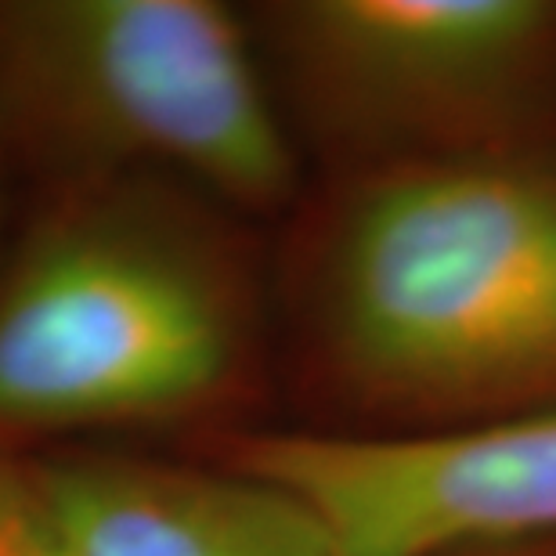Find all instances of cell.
I'll return each instance as SVG.
<instances>
[{
  "mask_svg": "<svg viewBox=\"0 0 556 556\" xmlns=\"http://www.w3.org/2000/svg\"><path fill=\"white\" fill-rule=\"evenodd\" d=\"M296 311L315 372L416 430L556 408V155L387 163L311 236Z\"/></svg>",
  "mask_w": 556,
  "mask_h": 556,
  "instance_id": "obj_1",
  "label": "cell"
},
{
  "mask_svg": "<svg viewBox=\"0 0 556 556\" xmlns=\"http://www.w3.org/2000/svg\"><path fill=\"white\" fill-rule=\"evenodd\" d=\"M231 220L163 181L22 195L0 253V452L119 444L247 402L261 296Z\"/></svg>",
  "mask_w": 556,
  "mask_h": 556,
  "instance_id": "obj_2",
  "label": "cell"
},
{
  "mask_svg": "<svg viewBox=\"0 0 556 556\" xmlns=\"http://www.w3.org/2000/svg\"><path fill=\"white\" fill-rule=\"evenodd\" d=\"M0 138L22 195L163 181L271 217L300 188L250 15L217 0H0Z\"/></svg>",
  "mask_w": 556,
  "mask_h": 556,
  "instance_id": "obj_3",
  "label": "cell"
},
{
  "mask_svg": "<svg viewBox=\"0 0 556 556\" xmlns=\"http://www.w3.org/2000/svg\"><path fill=\"white\" fill-rule=\"evenodd\" d=\"M250 26L293 138L391 163L514 144L556 84L549 0H278Z\"/></svg>",
  "mask_w": 556,
  "mask_h": 556,
  "instance_id": "obj_4",
  "label": "cell"
},
{
  "mask_svg": "<svg viewBox=\"0 0 556 556\" xmlns=\"http://www.w3.org/2000/svg\"><path fill=\"white\" fill-rule=\"evenodd\" d=\"M217 459L300 495L351 556L556 539V408L448 430H228Z\"/></svg>",
  "mask_w": 556,
  "mask_h": 556,
  "instance_id": "obj_5",
  "label": "cell"
},
{
  "mask_svg": "<svg viewBox=\"0 0 556 556\" xmlns=\"http://www.w3.org/2000/svg\"><path fill=\"white\" fill-rule=\"evenodd\" d=\"M29 463L80 556H351L304 498L225 459L70 444Z\"/></svg>",
  "mask_w": 556,
  "mask_h": 556,
  "instance_id": "obj_6",
  "label": "cell"
},
{
  "mask_svg": "<svg viewBox=\"0 0 556 556\" xmlns=\"http://www.w3.org/2000/svg\"><path fill=\"white\" fill-rule=\"evenodd\" d=\"M0 556H80L29 455L0 452Z\"/></svg>",
  "mask_w": 556,
  "mask_h": 556,
  "instance_id": "obj_7",
  "label": "cell"
},
{
  "mask_svg": "<svg viewBox=\"0 0 556 556\" xmlns=\"http://www.w3.org/2000/svg\"><path fill=\"white\" fill-rule=\"evenodd\" d=\"M18 206H22L18 177H15V170H11V160H8L4 138H0V253H4V247H8L11 228H15Z\"/></svg>",
  "mask_w": 556,
  "mask_h": 556,
  "instance_id": "obj_8",
  "label": "cell"
},
{
  "mask_svg": "<svg viewBox=\"0 0 556 556\" xmlns=\"http://www.w3.org/2000/svg\"><path fill=\"white\" fill-rule=\"evenodd\" d=\"M441 556H556V539H525V542H495V546H470Z\"/></svg>",
  "mask_w": 556,
  "mask_h": 556,
  "instance_id": "obj_9",
  "label": "cell"
}]
</instances>
